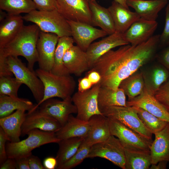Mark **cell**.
Masks as SVG:
<instances>
[{
    "mask_svg": "<svg viewBox=\"0 0 169 169\" xmlns=\"http://www.w3.org/2000/svg\"><path fill=\"white\" fill-rule=\"evenodd\" d=\"M159 44L162 46L169 45V4L166 8L165 20L163 31L160 35Z\"/></svg>",
    "mask_w": 169,
    "mask_h": 169,
    "instance_id": "ab89813d",
    "label": "cell"
},
{
    "mask_svg": "<svg viewBox=\"0 0 169 169\" xmlns=\"http://www.w3.org/2000/svg\"><path fill=\"white\" fill-rule=\"evenodd\" d=\"M91 12V25L100 27L108 35L115 32L113 20L108 8L103 7L96 1H89Z\"/></svg>",
    "mask_w": 169,
    "mask_h": 169,
    "instance_id": "484cf974",
    "label": "cell"
},
{
    "mask_svg": "<svg viewBox=\"0 0 169 169\" xmlns=\"http://www.w3.org/2000/svg\"><path fill=\"white\" fill-rule=\"evenodd\" d=\"M125 150V169H148L151 165L150 152Z\"/></svg>",
    "mask_w": 169,
    "mask_h": 169,
    "instance_id": "836d02e7",
    "label": "cell"
},
{
    "mask_svg": "<svg viewBox=\"0 0 169 169\" xmlns=\"http://www.w3.org/2000/svg\"><path fill=\"white\" fill-rule=\"evenodd\" d=\"M157 59L160 64L169 72V45L167 46L160 53Z\"/></svg>",
    "mask_w": 169,
    "mask_h": 169,
    "instance_id": "7bdbcfd3",
    "label": "cell"
},
{
    "mask_svg": "<svg viewBox=\"0 0 169 169\" xmlns=\"http://www.w3.org/2000/svg\"><path fill=\"white\" fill-rule=\"evenodd\" d=\"M89 129V121L82 120L71 114L64 125L55 133L60 140L73 137L85 138Z\"/></svg>",
    "mask_w": 169,
    "mask_h": 169,
    "instance_id": "d4e9b609",
    "label": "cell"
},
{
    "mask_svg": "<svg viewBox=\"0 0 169 169\" xmlns=\"http://www.w3.org/2000/svg\"><path fill=\"white\" fill-rule=\"evenodd\" d=\"M108 118L110 134L119 139L124 149L135 151L150 152L152 141L145 138L120 122Z\"/></svg>",
    "mask_w": 169,
    "mask_h": 169,
    "instance_id": "52a82bcc",
    "label": "cell"
},
{
    "mask_svg": "<svg viewBox=\"0 0 169 169\" xmlns=\"http://www.w3.org/2000/svg\"><path fill=\"white\" fill-rule=\"evenodd\" d=\"M15 160L16 169H30L28 157H23Z\"/></svg>",
    "mask_w": 169,
    "mask_h": 169,
    "instance_id": "bcb514c9",
    "label": "cell"
},
{
    "mask_svg": "<svg viewBox=\"0 0 169 169\" xmlns=\"http://www.w3.org/2000/svg\"><path fill=\"white\" fill-rule=\"evenodd\" d=\"M119 87L122 89L125 94L130 100L139 96L145 88L144 79L142 72L137 71L123 80Z\"/></svg>",
    "mask_w": 169,
    "mask_h": 169,
    "instance_id": "d6a6232c",
    "label": "cell"
},
{
    "mask_svg": "<svg viewBox=\"0 0 169 169\" xmlns=\"http://www.w3.org/2000/svg\"><path fill=\"white\" fill-rule=\"evenodd\" d=\"M168 161H159L156 164H152L151 166L150 167V169H165L166 168V165Z\"/></svg>",
    "mask_w": 169,
    "mask_h": 169,
    "instance_id": "f907efd6",
    "label": "cell"
},
{
    "mask_svg": "<svg viewBox=\"0 0 169 169\" xmlns=\"http://www.w3.org/2000/svg\"><path fill=\"white\" fill-rule=\"evenodd\" d=\"M92 83L93 86L98 83L101 79V76L98 72L90 70L87 74L86 76Z\"/></svg>",
    "mask_w": 169,
    "mask_h": 169,
    "instance_id": "7dc6e473",
    "label": "cell"
},
{
    "mask_svg": "<svg viewBox=\"0 0 169 169\" xmlns=\"http://www.w3.org/2000/svg\"><path fill=\"white\" fill-rule=\"evenodd\" d=\"M67 21L74 43L85 52L94 41L108 35L103 30L96 28L90 24L71 20Z\"/></svg>",
    "mask_w": 169,
    "mask_h": 169,
    "instance_id": "4fadbf2b",
    "label": "cell"
},
{
    "mask_svg": "<svg viewBox=\"0 0 169 169\" xmlns=\"http://www.w3.org/2000/svg\"><path fill=\"white\" fill-rule=\"evenodd\" d=\"M160 34L134 45L130 44L111 49L99 58L90 70L99 72L100 86L116 90L124 79L137 71L155 56L159 44Z\"/></svg>",
    "mask_w": 169,
    "mask_h": 169,
    "instance_id": "6da1fadb",
    "label": "cell"
},
{
    "mask_svg": "<svg viewBox=\"0 0 169 169\" xmlns=\"http://www.w3.org/2000/svg\"><path fill=\"white\" fill-rule=\"evenodd\" d=\"M129 44L123 33L116 32L92 43L86 51L90 69L99 58L110 50Z\"/></svg>",
    "mask_w": 169,
    "mask_h": 169,
    "instance_id": "9a60e30c",
    "label": "cell"
},
{
    "mask_svg": "<svg viewBox=\"0 0 169 169\" xmlns=\"http://www.w3.org/2000/svg\"><path fill=\"white\" fill-rule=\"evenodd\" d=\"M142 73L145 89L153 95L169 78V72L161 64L154 66L145 73Z\"/></svg>",
    "mask_w": 169,
    "mask_h": 169,
    "instance_id": "83f0119b",
    "label": "cell"
},
{
    "mask_svg": "<svg viewBox=\"0 0 169 169\" xmlns=\"http://www.w3.org/2000/svg\"><path fill=\"white\" fill-rule=\"evenodd\" d=\"M108 8L112 16L116 32L124 33L134 23L140 18L135 12L114 0Z\"/></svg>",
    "mask_w": 169,
    "mask_h": 169,
    "instance_id": "ffe728a7",
    "label": "cell"
},
{
    "mask_svg": "<svg viewBox=\"0 0 169 169\" xmlns=\"http://www.w3.org/2000/svg\"><path fill=\"white\" fill-rule=\"evenodd\" d=\"M88 121L89 131L84 140L91 146L105 141L111 135L108 118L103 115H93Z\"/></svg>",
    "mask_w": 169,
    "mask_h": 169,
    "instance_id": "603a6c76",
    "label": "cell"
},
{
    "mask_svg": "<svg viewBox=\"0 0 169 169\" xmlns=\"http://www.w3.org/2000/svg\"><path fill=\"white\" fill-rule=\"evenodd\" d=\"M28 137L16 142H9L6 144L8 158L15 159L28 157L34 149L50 143H58L60 140L55 132L44 131L35 129L29 131Z\"/></svg>",
    "mask_w": 169,
    "mask_h": 169,
    "instance_id": "277c9868",
    "label": "cell"
},
{
    "mask_svg": "<svg viewBox=\"0 0 169 169\" xmlns=\"http://www.w3.org/2000/svg\"><path fill=\"white\" fill-rule=\"evenodd\" d=\"M96 0H89V1H94ZM114 0L119 3L120 4L123 5L124 7L127 8H129V7L128 6L127 4V0Z\"/></svg>",
    "mask_w": 169,
    "mask_h": 169,
    "instance_id": "816d5d0a",
    "label": "cell"
},
{
    "mask_svg": "<svg viewBox=\"0 0 169 169\" xmlns=\"http://www.w3.org/2000/svg\"><path fill=\"white\" fill-rule=\"evenodd\" d=\"M64 65L69 73L80 76L90 69L86 52L73 45L66 52L63 59Z\"/></svg>",
    "mask_w": 169,
    "mask_h": 169,
    "instance_id": "d6986e66",
    "label": "cell"
},
{
    "mask_svg": "<svg viewBox=\"0 0 169 169\" xmlns=\"http://www.w3.org/2000/svg\"><path fill=\"white\" fill-rule=\"evenodd\" d=\"M40 31L35 24L24 25L11 41L0 49V57L23 56L28 62V67L34 70V64L38 60L36 46Z\"/></svg>",
    "mask_w": 169,
    "mask_h": 169,
    "instance_id": "7a4b0ae2",
    "label": "cell"
},
{
    "mask_svg": "<svg viewBox=\"0 0 169 169\" xmlns=\"http://www.w3.org/2000/svg\"><path fill=\"white\" fill-rule=\"evenodd\" d=\"M35 71L43 84L44 95L41 101L36 104L33 109L29 112L36 110L42 103L48 99L57 97L64 100L72 97L76 87V82L70 74L57 75L51 71L39 68Z\"/></svg>",
    "mask_w": 169,
    "mask_h": 169,
    "instance_id": "3957f363",
    "label": "cell"
},
{
    "mask_svg": "<svg viewBox=\"0 0 169 169\" xmlns=\"http://www.w3.org/2000/svg\"><path fill=\"white\" fill-rule=\"evenodd\" d=\"M127 106L137 107L145 110L158 118L169 123V112L154 95L145 89L139 96L126 101Z\"/></svg>",
    "mask_w": 169,
    "mask_h": 169,
    "instance_id": "ac0fdd59",
    "label": "cell"
},
{
    "mask_svg": "<svg viewBox=\"0 0 169 169\" xmlns=\"http://www.w3.org/2000/svg\"></svg>",
    "mask_w": 169,
    "mask_h": 169,
    "instance_id": "db71d44e",
    "label": "cell"
},
{
    "mask_svg": "<svg viewBox=\"0 0 169 169\" xmlns=\"http://www.w3.org/2000/svg\"><path fill=\"white\" fill-rule=\"evenodd\" d=\"M57 10L67 20L91 24L89 0H55Z\"/></svg>",
    "mask_w": 169,
    "mask_h": 169,
    "instance_id": "8fae6325",
    "label": "cell"
},
{
    "mask_svg": "<svg viewBox=\"0 0 169 169\" xmlns=\"http://www.w3.org/2000/svg\"><path fill=\"white\" fill-rule=\"evenodd\" d=\"M93 86L88 78L85 77L78 80V91L82 92L90 89Z\"/></svg>",
    "mask_w": 169,
    "mask_h": 169,
    "instance_id": "f6af8a7d",
    "label": "cell"
},
{
    "mask_svg": "<svg viewBox=\"0 0 169 169\" xmlns=\"http://www.w3.org/2000/svg\"><path fill=\"white\" fill-rule=\"evenodd\" d=\"M23 16L19 15H8L1 22L0 49L4 47L17 35L23 26Z\"/></svg>",
    "mask_w": 169,
    "mask_h": 169,
    "instance_id": "4316f807",
    "label": "cell"
},
{
    "mask_svg": "<svg viewBox=\"0 0 169 169\" xmlns=\"http://www.w3.org/2000/svg\"><path fill=\"white\" fill-rule=\"evenodd\" d=\"M35 105L27 99L0 95V118L8 116L18 110L29 112Z\"/></svg>",
    "mask_w": 169,
    "mask_h": 169,
    "instance_id": "f546056e",
    "label": "cell"
},
{
    "mask_svg": "<svg viewBox=\"0 0 169 169\" xmlns=\"http://www.w3.org/2000/svg\"><path fill=\"white\" fill-rule=\"evenodd\" d=\"M0 8L10 15L27 14L37 9L32 0H0Z\"/></svg>",
    "mask_w": 169,
    "mask_h": 169,
    "instance_id": "e575fe53",
    "label": "cell"
},
{
    "mask_svg": "<svg viewBox=\"0 0 169 169\" xmlns=\"http://www.w3.org/2000/svg\"><path fill=\"white\" fill-rule=\"evenodd\" d=\"M4 11L0 9V22L4 20L7 17L8 14H7Z\"/></svg>",
    "mask_w": 169,
    "mask_h": 169,
    "instance_id": "f5cc1de1",
    "label": "cell"
},
{
    "mask_svg": "<svg viewBox=\"0 0 169 169\" xmlns=\"http://www.w3.org/2000/svg\"><path fill=\"white\" fill-rule=\"evenodd\" d=\"M22 84L12 76L0 77V95L18 97V90Z\"/></svg>",
    "mask_w": 169,
    "mask_h": 169,
    "instance_id": "74e56055",
    "label": "cell"
},
{
    "mask_svg": "<svg viewBox=\"0 0 169 169\" xmlns=\"http://www.w3.org/2000/svg\"><path fill=\"white\" fill-rule=\"evenodd\" d=\"M38 108L40 111L57 120L62 126L66 123L70 115L77 112V108L72 102V97L62 100L53 98L48 99Z\"/></svg>",
    "mask_w": 169,
    "mask_h": 169,
    "instance_id": "5bb4252c",
    "label": "cell"
},
{
    "mask_svg": "<svg viewBox=\"0 0 169 169\" xmlns=\"http://www.w3.org/2000/svg\"><path fill=\"white\" fill-rule=\"evenodd\" d=\"M92 146L84 139L75 153L64 163L56 168L57 169H71L81 163L87 158Z\"/></svg>",
    "mask_w": 169,
    "mask_h": 169,
    "instance_id": "8d00e7d4",
    "label": "cell"
},
{
    "mask_svg": "<svg viewBox=\"0 0 169 169\" xmlns=\"http://www.w3.org/2000/svg\"><path fill=\"white\" fill-rule=\"evenodd\" d=\"M167 0H127L129 7L133 8L140 18L156 21L159 12L167 4Z\"/></svg>",
    "mask_w": 169,
    "mask_h": 169,
    "instance_id": "7402d4cb",
    "label": "cell"
},
{
    "mask_svg": "<svg viewBox=\"0 0 169 169\" xmlns=\"http://www.w3.org/2000/svg\"><path fill=\"white\" fill-rule=\"evenodd\" d=\"M43 165L45 169H54L57 166L56 158L49 157L45 158L43 161Z\"/></svg>",
    "mask_w": 169,
    "mask_h": 169,
    "instance_id": "c3c4849f",
    "label": "cell"
},
{
    "mask_svg": "<svg viewBox=\"0 0 169 169\" xmlns=\"http://www.w3.org/2000/svg\"><path fill=\"white\" fill-rule=\"evenodd\" d=\"M100 86L98 83L88 90L82 92L78 91L72 95V102L77 109V118L88 121L93 115L102 114L99 109L98 101Z\"/></svg>",
    "mask_w": 169,
    "mask_h": 169,
    "instance_id": "30bf717a",
    "label": "cell"
},
{
    "mask_svg": "<svg viewBox=\"0 0 169 169\" xmlns=\"http://www.w3.org/2000/svg\"><path fill=\"white\" fill-rule=\"evenodd\" d=\"M74 43L72 36L59 38L55 52L54 64L51 71L52 73L59 75L70 74L64 65L63 59L66 51L74 45Z\"/></svg>",
    "mask_w": 169,
    "mask_h": 169,
    "instance_id": "4dcf8cb0",
    "label": "cell"
},
{
    "mask_svg": "<svg viewBox=\"0 0 169 169\" xmlns=\"http://www.w3.org/2000/svg\"><path fill=\"white\" fill-rule=\"evenodd\" d=\"M99 109L106 107L120 106H127L126 95L121 88L116 90L100 86L98 96Z\"/></svg>",
    "mask_w": 169,
    "mask_h": 169,
    "instance_id": "f1b7e54d",
    "label": "cell"
},
{
    "mask_svg": "<svg viewBox=\"0 0 169 169\" xmlns=\"http://www.w3.org/2000/svg\"><path fill=\"white\" fill-rule=\"evenodd\" d=\"M100 110L106 117L120 122L145 138L152 141V134L144 125L133 107L114 106Z\"/></svg>",
    "mask_w": 169,
    "mask_h": 169,
    "instance_id": "ba28073f",
    "label": "cell"
},
{
    "mask_svg": "<svg viewBox=\"0 0 169 169\" xmlns=\"http://www.w3.org/2000/svg\"><path fill=\"white\" fill-rule=\"evenodd\" d=\"M26 111L23 109L17 110L8 116L0 118V127L9 142H16L20 141L22 126L27 114Z\"/></svg>",
    "mask_w": 169,
    "mask_h": 169,
    "instance_id": "44dd1931",
    "label": "cell"
},
{
    "mask_svg": "<svg viewBox=\"0 0 169 169\" xmlns=\"http://www.w3.org/2000/svg\"><path fill=\"white\" fill-rule=\"evenodd\" d=\"M132 107L137 112L139 117L144 125L152 134H155L162 130L168 123L142 108L137 107Z\"/></svg>",
    "mask_w": 169,
    "mask_h": 169,
    "instance_id": "d590c367",
    "label": "cell"
},
{
    "mask_svg": "<svg viewBox=\"0 0 169 169\" xmlns=\"http://www.w3.org/2000/svg\"><path fill=\"white\" fill-rule=\"evenodd\" d=\"M154 135L155 139L150 148L151 164L163 161H169V123Z\"/></svg>",
    "mask_w": 169,
    "mask_h": 169,
    "instance_id": "cb8c5ba5",
    "label": "cell"
},
{
    "mask_svg": "<svg viewBox=\"0 0 169 169\" xmlns=\"http://www.w3.org/2000/svg\"><path fill=\"white\" fill-rule=\"evenodd\" d=\"M59 38L55 34L40 31L36 46L39 68L47 71L52 70Z\"/></svg>",
    "mask_w": 169,
    "mask_h": 169,
    "instance_id": "7c38bea8",
    "label": "cell"
},
{
    "mask_svg": "<svg viewBox=\"0 0 169 169\" xmlns=\"http://www.w3.org/2000/svg\"><path fill=\"white\" fill-rule=\"evenodd\" d=\"M154 95L169 112V78L155 93Z\"/></svg>",
    "mask_w": 169,
    "mask_h": 169,
    "instance_id": "f35d334b",
    "label": "cell"
},
{
    "mask_svg": "<svg viewBox=\"0 0 169 169\" xmlns=\"http://www.w3.org/2000/svg\"><path fill=\"white\" fill-rule=\"evenodd\" d=\"M60 123L47 114L36 110L27 113L22 126V135H27L30 131L37 129L49 132H56L61 127Z\"/></svg>",
    "mask_w": 169,
    "mask_h": 169,
    "instance_id": "2e32d148",
    "label": "cell"
},
{
    "mask_svg": "<svg viewBox=\"0 0 169 169\" xmlns=\"http://www.w3.org/2000/svg\"><path fill=\"white\" fill-rule=\"evenodd\" d=\"M158 24L156 21H149L140 18L134 23L123 33L124 38L130 44H140L153 36Z\"/></svg>",
    "mask_w": 169,
    "mask_h": 169,
    "instance_id": "e0dca14e",
    "label": "cell"
},
{
    "mask_svg": "<svg viewBox=\"0 0 169 169\" xmlns=\"http://www.w3.org/2000/svg\"><path fill=\"white\" fill-rule=\"evenodd\" d=\"M6 61L9 70L16 79L29 88L37 103L41 101L44 95V86L35 71L26 66L18 56H8Z\"/></svg>",
    "mask_w": 169,
    "mask_h": 169,
    "instance_id": "8992f818",
    "label": "cell"
},
{
    "mask_svg": "<svg viewBox=\"0 0 169 169\" xmlns=\"http://www.w3.org/2000/svg\"><path fill=\"white\" fill-rule=\"evenodd\" d=\"M99 157L125 169L124 148L119 139L111 135L106 140L92 146L87 158Z\"/></svg>",
    "mask_w": 169,
    "mask_h": 169,
    "instance_id": "9c48e42d",
    "label": "cell"
},
{
    "mask_svg": "<svg viewBox=\"0 0 169 169\" xmlns=\"http://www.w3.org/2000/svg\"><path fill=\"white\" fill-rule=\"evenodd\" d=\"M7 141L4 131L0 127V165L8 158L6 150V142Z\"/></svg>",
    "mask_w": 169,
    "mask_h": 169,
    "instance_id": "b9f144b4",
    "label": "cell"
},
{
    "mask_svg": "<svg viewBox=\"0 0 169 169\" xmlns=\"http://www.w3.org/2000/svg\"><path fill=\"white\" fill-rule=\"evenodd\" d=\"M28 159L30 169H45L38 156L31 154Z\"/></svg>",
    "mask_w": 169,
    "mask_h": 169,
    "instance_id": "ee69618b",
    "label": "cell"
},
{
    "mask_svg": "<svg viewBox=\"0 0 169 169\" xmlns=\"http://www.w3.org/2000/svg\"><path fill=\"white\" fill-rule=\"evenodd\" d=\"M84 138L73 137L60 140L58 143L59 148L56 158V168L70 159L76 152Z\"/></svg>",
    "mask_w": 169,
    "mask_h": 169,
    "instance_id": "1f68e13d",
    "label": "cell"
},
{
    "mask_svg": "<svg viewBox=\"0 0 169 169\" xmlns=\"http://www.w3.org/2000/svg\"><path fill=\"white\" fill-rule=\"evenodd\" d=\"M36 9L41 11H51L57 10L55 0H32Z\"/></svg>",
    "mask_w": 169,
    "mask_h": 169,
    "instance_id": "60d3db41",
    "label": "cell"
},
{
    "mask_svg": "<svg viewBox=\"0 0 169 169\" xmlns=\"http://www.w3.org/2000/svg\"><path fill=\"white\" fill-rule=\"evenodd\" d=\"M16 169L15 160L14 159L8 158L1 165L0 169Z\"/></svg>",
    "mask_w": 169,
    "mask_h": 169,
    "instance_id": "681fc988",
    "label": "cell"
},
{
    "mask_svg": "<svg viewBox=\"0 0 169 169\" xmlns=\"http://www.w3.org/2000/svg\"><path fill=\"white\" fill-rule=\"evenodd\" d=\"M24 20L37 25L40 31L56 34L59 38L71 36L67 20L58 11L33 10L23 16Z\"/></svg>",
    "mask_w": 169,
    "mask_h": 169,
    "instance_id": "5b68a950",
    "label": "cell"
}]
</instances>
